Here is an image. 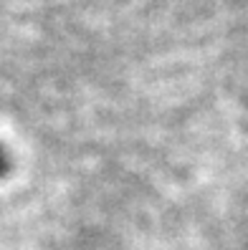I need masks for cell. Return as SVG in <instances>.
<instances>
[{"label": "cell", "instance_id": "cell-1", "mask_svg": "<svg viewBox=\"0 0 248 250\" xmlns=\"http://www.w3.org/2000/svg\"><path fill=\"white\" fill-rule=\"evenodd\" d=\"M8 169H10V159H8V152L3 149V144H0V180L8 174Z\"/></svg>", "mask_w": 248, "mask_h": 250}]
</instances>
